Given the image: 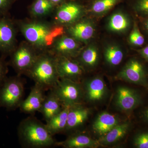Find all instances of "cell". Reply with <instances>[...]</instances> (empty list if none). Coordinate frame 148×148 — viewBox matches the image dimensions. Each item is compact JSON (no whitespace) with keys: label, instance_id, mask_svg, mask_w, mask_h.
<instances>
[{"label":"cell","instance_id":"cell-1","mask_svg":"<svg viewBox=\"0 0 148 148\" xmlns=\"http://www.w3.org/2000/svg\"><path fill=\"white\" fill-rule=\"evenodd\" d=\"M19 27L28 43L39 53L49 51L56 40L64 34L63 26L42 21L24 22Z\"/></svg>","mask_w":148,"mask_h":148},{"label":"cell","instance_id":"cell-2","mask_svg":"<svg viewBox=\"0 0 148 148\" xmlns=\"http://www.w3.org/2000/svg\"><path fill=\"white\" fill-rule=\"evenodd\" d=\"M18 140L23 147L46 148L55 146L56 142L46 124L33 115L21 121L17 129Z\"/></svg>","mask_w":148,"mask_h":148},{"label":"cell","instance_id":"cell-3","mask_svg":"<svg viewBox=\"0 0 148 148\" xmlns=\"http://www.w3.org/2000/svg\"><path fill=\"white\" fill-rule=\"evenodd\" d=\"M26 75L45 90L52 89L60 79L56 56L49 51L39 53Z\"/></svg>","mask_w":148,"mask_h":148},{"label":"cell","instance_id":"cell-4","mask_svg":"<svg viewBox=\"0 0 148 148\" xmlns=\"http://www.w3.org/2000/svg\"><path fill=\"white\" fill-rule=\"evenodd\" d=\"M21 76L6 77L0 84V108H18L24 100L25 82Z\"/></svg>","mask_w":148,"mask_h":148},{"label":"cell","instance_id":"cell-5","mask_svg":"<svg viewBox=\"0 0 148 148\" xmlns=\"http://www.w3.org/2000/svg\"><path fill=\"white\" fill-rule=\"evenodd\" d=\"M64 107L83 103L84 92L81 83L66 79H60L52 89Z\"/></svg>","mask_w":148,"mask_h":148},{"label":"cell","instance_id":"cell-6","mask_svg":"<svg viewBox=\"0 0 148 148\" xmlns=\"http://www.w3.org/2000/svg\"><path fill=\"white\" fill-rule=\"evenodd\" d=\"M39 53L29 43H23L15 47L10 53V65L18 75H26Z\"/></svg>","mask_w":148,"mask_h":148},{"label":"cell","instance_id":"cell-7","mask_svg":"<svg viewBox=\"0 0 148 148\" xmlns=\"http://www.w3.org/2000/svg\"><path fill=\"white\" fill-rule=\"evenodd\" d=\"M147 71L143 62L137 58L130 59L117 76L118 79L135 84L145 86Z\"/></svg>","mask_w":148,"mask_h":148},{"label":"cell","instance_id":"cell-8","mask_svg":"<svg viewBox=\"0 0 148 148\" xmlns=\"http://www.w3.org/2000/svg\"><path fill=\"white\" fill-rule=\"evenodd\" d=\"M16 29L14 23L5 15H0V52L10 54L16 47Z\"/></svg>","mask_w":148,"mask_h":148},{"label":"cell","instance_id":"cell-9","mask_svg":"<svg viewBox=\"0 0 148 148\" xmlns=\"http://www.w3.org/2000/svg\"><path fill=\"white\" fill-rule=\"evenodd\" d=\"M82 7L73 2L61 4L56 11L55 24L63 26L73 24L77 22L83 14Z\"/></svg>","mask_w":148,"mask_h":148},{"label":"cell","instance_id":"cell-10","mask_svg":"<svg viewBox=\"0 0 148 148\" xmlns=\"http://www.w3.org/2000/svg\"><path fill=\"white\" fill-rule=\"evenodd\" d=\"M56 57L57 71L59 78L66 79L81 83L84 69L78 61L64 56Z\"/></svg>","mask_w":148,"mask_h":148},{"label":"cell","instance_id":"cell-11","mask_svg":"<svg viewBox=\"0 0 148 148\" xmlns=\"http://www.w3.org/2000/svg\"><path fill=\"white\" fill-rule=\"evenodd\" d=\"M78 42L71 37L62 35L56 40L49 52L56 56L77 57L80 52Z\"/></svg>","mask_w":148,"mask_h":148},{"label":"cell","instance_id":"cell-12","mask_svg":"<svg viewBox=\"0 0 148 148\" xmlns=\"http://www.w3.org/2000/svg\"><path fill=\"white\" fill-rule=\"evenodd\" d=\"M45 91L41 86L35 84L27 98L20 104L18 108L21 112L31 115L39 112L45 98Z\"/></svg>","mask_w":148,"mask_h":148},{"label":"cell","instance_id":"cell-13","mask_svg":"<svg viewBox=\"0 0 148 148\" xmlns=\"http://www.w3.org/2000/svg\"><path fill=\"white\" fill-rule=\"evenodd\" d=\"M141 101L138 93L131 88L121 86L117 90L116 104L123 110H132L140 105Z\"/></svg>","mask_w":148,"mask_h":148},{"label":"cell","instance_id":"cell-14","mask_svg":"<svg viewBox=\"0 0 148 148\" xmlns=\"http://www.w3.org/2000/svg\"><path fill=\"white\" fill-rule=\"evenodd\" d=\"M89 114V110L82 104L69 107L65 131L74 130L81 126L87 119Z\"/></svg>","mask_w":148,"mask_h":148},{"label":"cell","instance_id":"cell-15","mask_svg":"<svg viewBox=\"0 0 148 148\" xmlns=\"http://www.w3.org/2000/svg\"><path fill=\"white\" fill-rule=\"evenodd\" d=\"M100 144L99 141L93 140L87 135L76 132L70 135L65 141L56 142L55 146L66 148H93Z\"/></svg>","mask_w":148,"mask_h":148},{"label":"cell","instance_id":"cell-16","mask_svg":"<svg viewBox=\"0 0 148 148\" xmlns=\"http://www.w3.org/2000/svg\"><path fill=\"white\" fill-rule=\"evenodd\" d=\"M64 108L58 96L53 90H50L47 95H45L39 112L41 113L47 122L60 112Z\"/></svg>","mask_w":148,"mask_h":148},{"label":"cell","instance_id":"cell-17","mask_svg":"<svg viewBox=\"0 0 148 148\" xmlns=\"http://www.w3.org/2000/svg\"><path fill=\"white\" fill-rule=\"evenodd\" d=\"M82 85L84 92V99L86 98L88 101L91 102L99 101L105 95L106 85L100 78H95L84 83L83 86Z\"/></svg>","mask_w":148,"mask_h":148},{"label":"cell","instance_id":"cell-18","mask_svg":"<svg viewBox=\"0 0 148 148\" xmlns=\"http://www.w3.org/2000/svg\"><path fill=\"white\" fill-rule=\"evenodd\" d=\"M94 31L92 23L86 20L76 22L68 29L71 37L78 42H86L92 38Z\"/></svg>","mask_w":148,"mask_h":148},{"label":"cell","instance_id":"cell-19","mask_svg":"<svg viewBox=\"0 0 148 148\" xmlns=\"http://www.w3.org/2000/svg\"><path fill=\"white\" fill-rule=\"evenodd\" d=\"M69 110V107H64L60 112L47 122V128L52 136L65 131Z\"/></svg>","mask_w":148,"mask_h":148},{"label":"cell","instance_id":"cell-20","mask_svg":"<svg viewBox=\"0 0 148 148\" xmlns=\"http://www.w3.org/2000/svg\"><path fill=\"white\" fill-rule=\"evenodd\" d=\"M118 124V120L114 116L105 112L99 115L93 124V127L98 134L105 135Z\"/></svg>","mask_w":148,"mask_h":148},{"label":"cell","instance_id":"cell-21","mask_svg":"<svg viewBox=\"0 0 148 148\" xmlns=\"http://www.w3.org/2000/svg\"><path fill=\"white\" fill-rule=\"evenodd\" d=\"M129 127L128 123L117 125L100 139L99 143L104 145H109L116 143L126 135Z\"/></svg>","mask_w":148,"mask_h":148},{"label":"cell","instance_id":"cell-22","mask_svg":"<svg viewBox=\"0 0 148 148\" xmlns=\"http://www.w3.org/2000/svg\"><path fill=\"white\" fill-rule=\"evenodd\" d=\"M131 25L128 16L122 12L114 14L109 19L108 27L112 32H122L127 31Z\"/></svg>","mask_w":148,"mask_h":148},{"label":"cell","instance_id":"cell-23","mask_svg":"<svg viewBox=\"0 0 148 148\" xmlns=\"http://www.w3.org/2000/svg\"><path fill=\"white\" fill-rule=\"evenodd\" d=\"M56 6L50 0H35L31 6L30 12L35 18H41L52 12Z\"/></svg>","mask_w":148,"mask_h":148},{"label":"cell","instance_id":"cell-24","mask_svg":"<svg viewBox=\"0 0 148 148\" xmlns=\"http://www.w3.org/2000/svg\"><path fill=\"white\" fill-rule=\"evenodd\" d=\"M79 63L82 66L92 67L95 66L98 62V50L95 47L90 46L82 52H80Z\"/></svg>","mask_w":148,"mask_h":148},{"label":"cell","instance_id":"cell-25","mask_svg":"<svg viewBox=\"0 0 148 148\" xmlns=\"http://www.w3.org/2000/svg\"><path fill=\"white\" fill-rule=\"evenodd\" d=\"M104 54L106 61L114 66L119 65L123 57L122 51L118 47L115 45L110 46L106 48Z\"/></svg>","mask_w":148,"mask_h":148},{"label":"cell","instance_id":"cell-26","mask_svg":"<svg viewBox=\"0 0 148 148\" xmlns=\"http://www.w3.org/2000/svg\"><path fill=\"white\" fill-rule=\"evenodd\" d=\"M129 41L132 45L140 48L143 47L145 44V38L141 31L137 20H134L133 22L132 31L129 37Z\"/></svg>","mask_w":148,"mask_h":148},{"label":"cell","instance_id":"cell-27","mask_svg":"<svg viewBox=\"0 0 148 148\" xmlns=\"http://www.w3.org/2000/svg\"><path fill=\"white\" fill-rule=\"evenodd\" d=\"M119 0H96L92 6L93 13L98 14L106 13L115 5Z\"/></svg>","mask_w":148,"mask_h":148},{"label":"cell","instance_id":"cell-28","mask_svg":"<svg viewBox=\"0 0 148 148\" xmlns=\"http://www.w3.org/2000/svg\"><path fill=\"white\" fill-rule=\"evenodd\" d=\"M133 8L139 18L148 17V0H136Z\"/></svg>","mask_w":148,"mask_h":148},{"label":"cell","instance_id":"cell-29","mask_svg":"<svg viewBox=\"0 0 148 148\" xmlns=\"http://www.w3.org/2000/svg\"><path fill=\"white\" fill-rule=\"evenodd\" d=\"M134 145L138 148H148V132L139 134L134 140Z\"/></svg>","mask_w":148,"mask_h":148},{"label":"cell","instance_id":"cell-30","mask_svg":"<svg viewBox=\"0 0 148 148\" xmlns=\"http://www.w3.org/2000/svg\"><path fill=\"white\" fill-rule=\"evenodd\" d=\"M15 0H0V15H5Z\"/></svg>","mask_w":148,"mask_h":148},{"label":"cell","instance_id":"cell-31","mask_svg":"<svg viewBox=\"0 0 148 148\" xmlns=\"http://www.w3.org/2000/svg\"><path fill=\"white\" fill-rule=\"evenodd\" d=\"M8 72V64L2 58H0V84L6 77Z\"/></svg>","mask_w":148,"mask_h":148},{"label":"cell","instance_id":"cell-32","mask_svg":"<svg viewBox=\"0 0 148 148\" xmlns=\"http://www.w3.org/2000/svg\"><path fill=\"white\" fill-rule=\"evenodd\" d=\"M139 27L145 38H148V17L145 18H140Z\"/></svg>","mask_w":148,"mask_h":148},{"label":"cell","instance_id":"cell-33","mask_svg":"<svg viewBox=\"0 0 148 148\" xmlns=\"http://www.w3.org/2000/svg\"><path fill=\"white\" fill-rule=\"evenodd\" d=\"M140 56L148 62V44L137 50Z\"/></svg>","mask_w":148,"mask_h":148},{"label":"cell","instance_id":"cell-34","mask_svg":"<svg viewBox=\"0 0 148 148\" xmlns=\"http://www.w3.org/2000/svg\"><path fill=\"white\" fill-rule=\"evenodd\" d=\"M50 1L55 5H56L62 3L63 0H50Z\"/></svg>","mask_w":148,"mask_h":148},{"label":"cell","instance_id":"cell-35","mask_svg":"<svg viewBox=\"0 0 148 148\" xmlns=\"http://www.w3.org/2000/svg\"><path fill=\"white\" fill-rule=\"evenodd\" d=\"M145 117L146 119L148 121V109L145 112Z\"/></svg>","mask_w":148,"mask_h":148}]
</instances>
